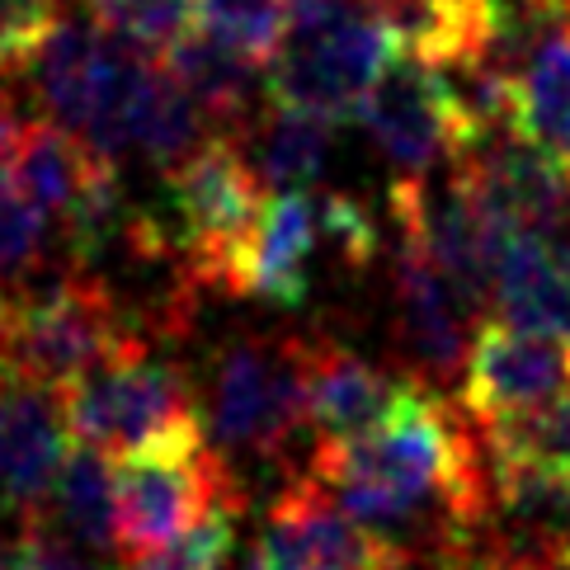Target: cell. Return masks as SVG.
I'll list each match as a JSON object with an SVG mask.
<instances>
[{
    "label": "cell",
    "mask_w": 570,
    "mask_h": 570,
    "mask_svg": "<svg viewBox=\"0 0 570 570\" xmlns=\"http://www.w3.org/2000/svg\"><path fill=\"white\" fill-rule=\"evenodd\" d=\"M401 57L396 38L363 10L325 29L288 33V43L264 67V99L278 109L312 114L321 124L358 118L377 80Z\"/></svg>",
    "instance_id": "cell-9"
},
{
    "label": "cell",
    "mask_w": 570,
    "mask_h": 570,
    "mask_svg": "<svg viewBox=\"0 0 570 570\" xmlns=\"http://www.w3.org/2000/svg\"><path fill=\"white\" fill-rule=\"evenodd\" d=\"M321 246V213L312 194H274L246 264V297L297 307L307 297L312 255Z\"/></svg>",
    "instance_id": "cell-17"
},
{
    "label": "cell",
    "mask_w": 570,
    "mask_h": 570,
    "mask_svg": "<svg viewBox=\"0 0 570 570\" xmlns=\"http://www.w3.org/2000/svg\"><path fill=\"white\" fill-rule=\"evenodd\" d=\"M71 448L62 392L0 373V495L24 509V519L43 514Z\"/></svg>",
    "instance_id": "cell-13"
},
{
    "label": "cell",
    "mask_w": 570,
    "mask_h": 570,
    "mask_svg": "<svg viewBox=\"0 0 570 570\" xmlns=\"http://www.w3.org/2000/svg\"><path fill=\"white\" fill-rule=\"evenodd\" d=\"M344 514L373 533L424 528L443 561H462L495 514L491 462L472 424L415 382L392 420L350 443H316L312 472Z\"/></svg>",
    "instance_id": "cell-1"
},
{
    "label": "cell",
    "mask_w": 570,
    "mask_h": 570,
    "mask_svg": "<svg viewBox=\"0 0 570 570\" xmlns=\"http://www.w3.org/2000/svg\"><path fill=\"white\" fill-rule=\"evenodd\" d=\"M62 415L71 439L105 453L109 462L208 443L194 382L170 363L151 358L114 363V368L67 386Z\"/></svg>",
    "instance_id": "cell-5"
},
{
    "label": "cell",
    "mask_w": 570,
    "mask_h": 570,
    "mask_svg": "<svg viewBox=\"0 0 570 570\" xmlns=\"http://www.w3.org/2000/svg\"><path fill=\"white\" fill-rule=\"evenodd\" d=\"M48 232H52V217L19 185L0 194V283L38 264V255L48 246Z\"/></svg>",
    "instance_id": "cell-26"
},
{
    "label": "cell",
    "mask_w": 570,
    "mask_h": 570,
    "mask_svg": "<svg viewBox=\"0 0 570 570\" xmlns=\"http://www.w3.org/2000/svg\"><path fill=\"white\" fill-rule=\"evenodd\" d=\"M236 514L240 509H217L189 538H179L175 547H166V552H156V557L132 561L128 570H222L232 557V542H236Z\"/></svg>",
    "instance_id": "cell-27"
},
{
    "label": "cell",
    "mask_w": 570,
    "mask_h": 570,
    "mask_svg": "<svg viewBox=\"0 0 570 570\" xmlns=\"http://www.w3.org/2000/svg\"><path fill=\"white\" fill-rule=\"evenodd\" d=\"M33 124L14 114L10 95L0 90V194L14 189V170H19V151H24V137H29Z\"/></svg>",
    "instance_id": "cell-32"
},
{
    "label": "cell",
    "mask_w": 570,
    "mask_h": 570,
    "mask_svg": "<svg viewBox=\"0 0 570 570\" xmlns=\"http://www.w3.org/2000/svg\"><path fill=\"white\" fill-rule=\"evenodd\" d=\"M52 528L62 542L90 547V552H118V462L95 448H71L43 514L29 519Z\"/></svg>",
    "instance_id": "cell-19"
},
{
    "label": "cell",
    "mask_w": 570,
    "mask_h": 570,
    "mask_svg": "<svg viewBox=\"0 0 570 570\" xmlns=\"http://www.w3.org/2000/svg\"><path fill=\"white\" fill-rule=\"evenodd\" d=\"M316 213H321V240L335 246V255L350 269H363L377 255V222L368 217L363 203H354L350 194H321Z\"/></svg>",
    "instance_id": "cell-28"
},
{
    "label": "cell",
    "mask_w": 570,
    "mask_h": 570,
    "mask_svg": "<svg viewBox=\"0 0 570 570\" xmlns=\"http://www.w3.org/2000/svg\"><path fill=\"white\" fill-rule=\"evenodd\" d=\"M392 222H396V255H392V331L405 368L424 386H453L466 377L472 340L481 321L462 302V293L443 278L430 255V240L420 232L411 208V189L392 185Z\"/></svg>",
    "instance_id": "cell-7"
},
{
    "label": "cell",
    "mask_w": 570,
    "mask_h": 570,
    "mask_svg": "<svg viewBox=\"0 0 570 570\" xmlns=\"http://www.w3.org/2000/svg\"><path fill=\"white\" fill-rule=\"evenodd\" d=\"M264 185L236 137H213L185 166L170 170L166 213L132 217L128 240L137 250L185 259L189 283L246 297V264L264 222Z\"/></svg>",
    "instance_id": "cell-2"
},
{
    "label": "cell",
    "mask_w": 570,
    "mask_h": 570,
    "mask_svg": "<svg viewBox=\"0 0 570 570\" xmlns=\"http://www.w3.org/2000/svg\"><path fill=\"white\" fill-rule=\"evenodd\" d=\"M208 430L222 458L278 462L307 424V340L240 335L213 358Z\"/></svg>",
    "instance_id": "cell-6"
},
{
    "label": "cell",
    "mask_w": 570,
    "mask_h": 570,
    "mask_svg": "<svg viewBox=\"0 0 570 570\" xmlns=\"http://www.w3.org/2000/svg\"><path fill=\"white\" fill-rule=\"evenodd\" d=\"M246 137L255 141L246 160L255 166L259 185L278 194H307V185H316L325 170V156H331V124L278 105H269V114L255 118Z\"/></svg>",
    "instance_id": "cell-20"
},
{
    "label": "cell",
    "mask_w": 570,
    "mask_h": 570,
    "mask_svg": "<svg viewBox=\"0 0 570 570\" xmlns=\"http://www.w3.org/2000/svg\"><path fill=\"white\" fill-rule=\"evenodd\" d=\"M542 240H547V250H552L557 269H561L566 283H570V227H561V232H552V236H542Z\"/></svg>",
    "instance_id": "cell-33"
},
{
    "label": "cell",
    "mask_w": 570,
    "mask_h": 570,
    "mask_svg": "<svg viewBox=\"0 0 570 570\" xmlns=\"http://www.w3.org/2000/svg\"><path fill=\"white\" fill-rule=\"evenodd\" d=\"M95 166H99V156L86 147V141L43 118V124H33L29 137H24L14 185L24 189L57 227H62V217L76 208V198L86 194Z\"/></svg>",
    "instance_id": "cell-21"
},
{
    "label": "cell",
    "mask_w": 570,
    "mask_h": 570,
    "mask_svg": "<svg viewBox=\"0 0 570 570\" xmlns=\"http://www.w3.org/2000/svg\"><path fill=\"white\" fill-rule=\"evenodd\" d=\"M495 312L509 331L570 350V283L542 236L519 232L504 246L495 269Z\"/></svg>",
    "instance_id": "cell-16"
},
{
    "label": "cell",
    "mask_w": 570,
    "mask_h": 570,
    "mask_svg": "<svg viewBox=\"0 0 570 570\" xmlns=\"http://www.w3.org/2000/svg\"><path fill=\"white\" fill-rule=\"evenodd\" d=\"M363 10L396 38L401 57L439 71L491 62L504 29L500 0H363Z\"/></svg>",
    "instance_id": "cell-15"
},
{
    "label": "cell",
    "mask_w": 570,
    "mask_h": 570,
    "mask_svg": "<svg viewBox=\"0 0 570 570\" xmlns=\"http://www.w3.org/2000/svg\"><path fill=\"white\" fill-rule=\"evenodd\" d=\"M420 377L386 373L335 340H307V424L316 443H350L392 420Z\"/></svg>",
    "instance_id": "cell-14"
},
{
    "label": "cell",
    "mask_w": 570,
    "mask_h": 570,
    "mask_svg": "<svg viewBox=\"0 0 570 570\" xmlns=\"http://www.w3.org/2000/svg\"><path fill=\"white\" fill-rule=\"evenodd\" d=\"M246 491L217 448H175L118 462V557L128 566L189 538L217 509H240Z\"/></svg>",
    "instance_id": "cell-8"
},
{
    "label": "cell",
    "mask_w": 570,
    "mask_h": 570,
    "mask_svg": "<svg viewBox=\"0 0 570 570\" xmlns=\"http://www.w3.org/2000/svg\"><path fill=\"white\" fill-rule=\"evenodd\" d=\"M194 29L269 67L293 33L288 0H194Z\"/></svg>",
    "instance_id": "cell-23"
},
{
    "label": "cell",
    "mask_w": 570,
    "mask_h": 570,
    "mask_svg": "<svg viewBox=\"0 0 570 570\" xmlns=\"http://www.w3.org/2000/svg\"><path fill=\"white\" fill-rule=\"evenodd\" d=\"M481 443L491 458H533L542 466H552V472L570 476V392L557 405H547L542 415L481 430Z\"/></svg>",
    "instance_id": "cell-25"
},
{
    "label": "cell",
    "mask_w": 570,
    "mask_h": 570,
    "mask_svg": "<svg viewBox=\"0 0 570 570\" xmlns=\"http://www.w3.org/2000/svg\"><path fill=\"white\" fill-rule=\"evenodd\" d=\"M0 570H90L71 552V542H62L43 523H24V533L14 542H0Z\"/></svg>",
    "instance_id": "cell-30"
},
{
    "label": "cell",
    "mask_w": 570,
    "mask_h": 570,
    "mask_svg": "<svg viewBox=\"0 0 570 570\" xmlns=\"http://www.w3.org/2000/svg\"><path fill=\"white\" fill-rule=\"evenodd\" d=\"M90 19L141 57H166L194 33V0H86Z\"/></svg>",
    "instance_id": "cell-24"
},
{
    "label": "cell",
    "mask_w": 570,
    "mask_h": 570,
    "mask_svg": "<svg viewBox=\"0 0 570 570\" xmlns=\"http://www.w3.org/2000/svg\"><path fill=\"white\" fill-rule=\"evenodd\" d=\"M358 118L382 156L401 170L396 179H430L443 160L453 166L472 147L458 86L448 80V71L424 67L415 57H396L386 67Z\"/></svg>",
    "instance_id": "cell-10"
},
{
    "label": "cell",
    "mask_w": 570,
    "mask_h": 570,
    "mask_svg": "<svg viewBox=\"0 0 570 570\" xmlns=\"http://www.w3.org/2000/svg\"><path fill=\"white\" fill-rule=\"evenodd\" d=\"M519 132L570 156V24H557L519 76Z\"/></svg>",
    "instance_id": "cell-22"
},
{
    "label": "cell",
    "mask_w": 570,
    "mask_h": 570,
    "mask_svg": "<svg viewBox=\"0 0 570 570\" xmlns=\"http://www.w3.org/2000/svg\"><path fill=\"white\" fill-rule=\"evenodd\" d=\"M29 67L48 124L80 137L105 160L137 151L141 124L166 76L160 62L118 43L99 24H57Z\"/></svg>",
    "instance_id": "cell-4"
},
{
    "label": "cell",
    "mask_w": 570,
    "mask_h": 570,
    "mask_svg": "<svg viewBox=\"0 0 570 570\" xmlns=\"http://www.w3.org/2000/svg\"><path fill=\"white\" fill-rule=\"evenodd\" d=\"M415 557L392 538L363 528L321 491L297 476L278 491L264 542L250 552V570H411Z\"/></svg>",
    "instance_id": "cell-11"
},
{
    "label": "cell",
    "mask_w": 570,
    "mask_h": 570,
    "mask_svg": "<svg viewBox=\"0 0 570 570\" xmlns=\"http://www.w3.org/2000/svg\"><path fill=\"white\" fill-rule=\"evenodd\" d=\"M132 358H147V350L105 283L71 274L48 288L0 293V373L67 392Z\"/></svg>",
    "instance_id": "cell-3"
},
{
    "label": "cell",
    "mask_w": 570,
    "mask_h": 570,
    "mask_svg": "<svg viewBox=\"0 0 570 570\" xmlns=\"http://www.w3.org/2000/svg\"><path fill=\"white\" fill-rule=\"evenodd\" d=\"M491 570H570V538L566 542H491V557H481Z\"/></svg>",
    "instance_id": "cell-31"
},
{
    "label": "cell",
    "mask_w": 570,
    "mask_h": 570,
    "mask_svg": "<svg viewBox=\"0 0 570 570\" xmlns=\"http://www.w3.org/2000/svg\"><path fill=\"white\" fill-rule=\"evenodd\" d=\"M160 62H166V71L185 86V95L194 105L208 114L217 137H222V128H232L240 137L255 128V99L264 95V76H259L264 67L259 62L222 48L217 38L198 33V29L189 38H179Z\"/></svg>",
    "instance_id": "cell-18"
},
{
    "label": "cell",
    "mask_w": 570,
    "mask_h": 570,
    "mask_svg": "<svg viewBox=\"0 0 570 570\" xmlns=\"http://www.w3.org/2000/svg\"><path fill=\"white\" fill-rule=\"evenodd\" d=\"M566 392H570L566 350L533 335H519L500 321H485L472 340V358H466L458 401L466 420L491 430V424L542 415Z\"/></svg>",
    "instance_id": "cell-12"
},
{
    "label": "cell",
    "mask_w": 570,
    "mask_h": 570,
    "mask_svg": "<svg viewBox=\"0 0 570 570\" xmlns=\"http://www.w3.org/2000/svg\"><path fill=\"white\" fill-rule=\"evenodd\" d=\"M57 24V0H0V71L29 67Z\"/></svg>",
    "instance_id": "cell-29"
}]
</instances>
